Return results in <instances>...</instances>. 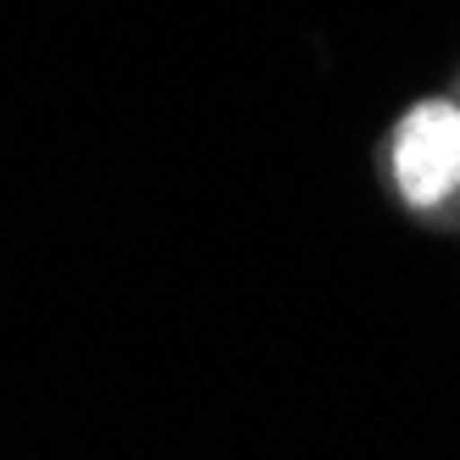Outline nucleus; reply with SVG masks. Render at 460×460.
<instances>
[{
	"label": "nucleus",
	"mask_w": 460,
	"mask_h": 460,
	"mask_svg": "<svg viewBox=\"0 0 460 460\" xmlns=\"http://www.w3.org/2000/svg\"><path fill=\"white\" fill-rule=\"evenodd\" d=\"M388 178L411 211H438L460 194V101H416L388 134Z\"/></svg>",
	"instance_id": "f257e3e1"
}]
</instances>
